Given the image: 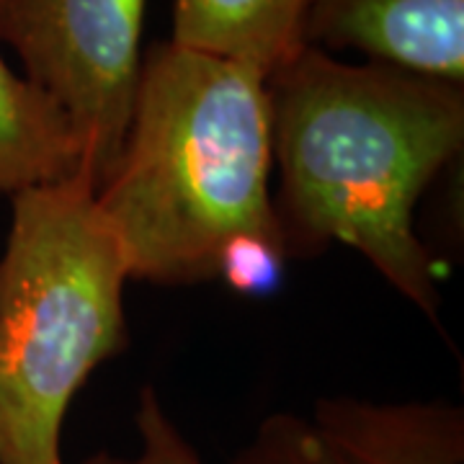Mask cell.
Returning <instances> with one entry per match:
<instances>
[{
  "label": "cell",
  "mask_w": 464,
  "mask_h": 464,
  "mask_svg": "<svg viewBox=\"0 0 464 464\" xmlns=\"http://www.w3.org/2000/svg\"><path fill=\"white\" fill-rule=\"evenodd\" d=\"M11 199L0 258V464H63L70 402L127 346L130 264L85 170Z\"/></svg>",
  "instance_id": "cell-3"
},
{
  "label": "cell",
  "mask_w": 464,
  "mask_h": 464,
  "mask_svg": "<svg viewBox=\"0 0 464 464\" xmlns=\"http://www.w3.org/2000/svg\"><path fill=\"white\" fill-rule=\"evenodd\" d=\"M313 423L346 464H464L462 411L441 402L331 398Z\"/></svg>",
  "instance_id": "cell-6"
},
{
  "label": "cell",
  "mask_w": 464,
  "mask_h": 464,
  "mask_svg": "<svg viewBox=\"0 0 464 464\" xmlns=\"http://www.w3.org/2000/svg\"><path fill=\"white\" fill-rule=\"evenodd\" d=\"M137 431L140 451L121 459L109 451L93 454L85 464H204L197 449L163 411L158 395L145 387L137 408ZM232 464H346L341 454L323 439L313 420L299 415L279 413L266 418L248 447L243 449Z\"/></svg>",
  "instance_id": "cell-9"
},
{
  "label": "cell",
  "mask_w": 464,
  "mask_h": 464,
  "mask_svg": "<svg viewBox=\"0 0 464 464\" xmlns=\"http://www.w3.org/2000/svg\"><path fill=\"white\" fill-rule=\"evenodd\" d=\"M266 96L286 256L351 246L436 320V266L413 217L462 152V85L374 60L351 65L304 44L266 75Z\"/></svg>",
  "instance_id": "cell-1"
},
{
  "label": "cell",
  "mask_w": 464,
  "mask_h": 464,
  "mask_svg": "<svg viewBox=\"0 0 464 464\" xmlns=\"http://www.w3.org/2000/svg\"><path fill=\"white\" fill-rule=\"evenodd\" d=\"M302 42L462 85L464 0H310Z\"/></svg>",
  "instance_id": "cell-5"
},
{
  "label": "cell",
  "mask_w": 464,
  "mask_h": 464,
  "mask_svg": "<svg viewBox=\"0 0 464 464\" xmlns=\"http://www.w3.org/2000/svg\"><path fill=\"white\" fill-rule=\"evenodd\" d=\"M289 256L279 243L261 237H237L219 258V274L240 295H268L274 292L284 274Z\"/></svg>",
  "instance_id": "cell-10"
},
{
  "label": "cell",
  "mask_w": 464,
  "mask_h": 464,
  "mask_svg": "<svg viewBox=\"0 0 464 464\" xmlns=\"http://www.w3.org/2000/svg\"><path fill=\"white\" fill-rule=\"evenodd\" d=\"M310 0H176L173 44L268 75L302 47Z\"/></svg>",
  "instance_id": "cell-7"
},
{
  "label": "cell",
  "mask_w": 464,
  "mask_h": 464,
  "mask_svg": "<svg viewBox=\"0 0 464 464\" xmlns=\"http://www.w3.org/2000/svg\"><path fill=\"white\" fill-rule=\"evenodd\" d=\"M145 0H0V42L63 111L96 191L130 132Z\"/></svg>",
  "instance_id": "cell-4"
},
{
  "label": "cell",
  "mask_w": 464,
  "mask_h": 464,
  "mask_svg": "<svg viewBox=\"0 0 464 464\" xmlns=\"http://www.w3.org/2000/svg\"><path fill=\"white\" fill-rule=\"evenodd\" d=\"M271 168L264 72L173 42L152 44L121 155L96 191L130 279H215L237 237L284 248Z\"/></svg>",
  "instance_id": "cell-2"
},
{
  "label": "cell",
  "mask_w": 464,
  "mask_h": 464,
  "mask_svg": "<svg viewBox=\"0 0 464 464\" xmlns=\"http://www.w3.org/2000/svg\"><path fill=\"white\" fill-rule=\"evenodd\" d=\"M83 170L63 111L0 54V194L65 181Z\"/></svg>",
  "instance_id": "cell-8"
}]
</instances>
